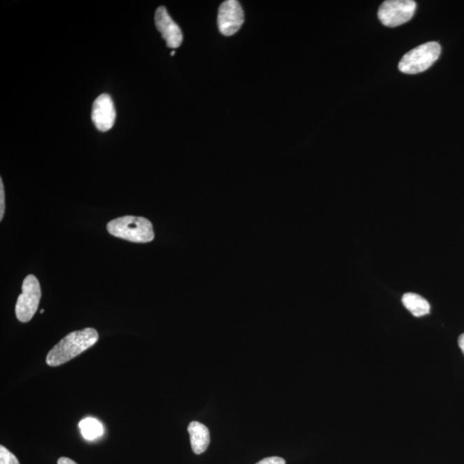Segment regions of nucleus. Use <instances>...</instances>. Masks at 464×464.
<instances>
[{
	"label": "nucleus",
	"instance_id": "obj_18",
	"mask_svg": "<svg viewBox=\"0 0 464 464\" xmlns=\"http://www.w3.org/2000/svg\"><path fill=\"white\" fill-rule=\"evenodd\" d=\"M43 312H44V309H41V313H43Z\"/></svg>",
	"mask_w": 464,
	"mask_h": 464
},
{
	"label": "nucleus",
	"instance_id": "obj_5",
	"mask_svg": "<svg viewBox=\"0 0 464 464\" xmlns=\"http://www.w3.org/2000/svg\"><path fill=\"white\" fill-rule=\"evenodd\" d=\"M416 10L413 0H388L379 7V20L384 26L394 28L412 20Z\"/></svg>",
	"mask_w": 464,
	"mask_h": 464
},
{
	"label": "nucleus",
	"instance_id": "obj_12",
	"mask_svg": "<svg viewBox=\"0 0 464 464\" xmlns=\"http://www.w3.org/2000/svg\"><path fill=\"white\" fill-rule=\"evenodd\" d=\"M0 464H20L16 456L11 454L5 447H0Z\"/></svg>",
	"mask_w": 464,
	"mask_h": 464
},
{
	"label": "nucleus",
	"instance_id": "obj_15",
	"mask_svg": "<svg viewBox=\"0 0 464 464\" xmlns=\"http://www.w3.org/2000/svg\"><path fill=\"white\" fill-rule=\"evenodd\" d=\"M57 464H78V463H75L73 460H71L68 458H60L58 460Z\"/></svg>",
	"mask_w": 464,
	"mask_h": 464
},
{
	"label": "nucleus",
	"instance_id": "obj_7",
	"mask_svg": "<svg viewBox=\"0 0 464 464\" xmlns=\"http://www.w3.org/2000/svg\"><path fill=\"white\" fill-rule=\"evenodd\" d=\"M115 108L111 97L103 94L97 98L92 105V119L98 130H111L115 122Z\"/></svg>",
	"mask_w": 464,
	"mask_h": 464
},
{
	"label": "nucleus",
	"instance_id": "obj_1",
	"mask_svg": "<svg viewBox=\"0 0 464 464\" xmlns=\"http://www.w3.org/2000/svg\"><path fill=\"white\" fill-rule=\"evenodd\" d=\"M98 339L99 335L92 328L71 332L49 351L46 358L47 364L50 367H59L65 364L92 348Z\"/></svg>",
	"mask_w": 464,
	"mask_h": 464
},
{
	"label": "nucleus",
	"instance_id": "obj_9",
	"mask_svg": "<svg viewBox=\"0 0 464 464\" xmlns=\"http://www.w3.org/2000/svg\"><path fill=\"white\" fill-rule=\"evenodd\" d=\"M190 436L192 450L199 455L206 451L210 444V433L205 425L199 421H192L188 428Z\"/></svg>",
	"mask_w": 464,
	"mask_h": 464
},
{
	"label": "nucleus",
	"instance_id": "obj_16",
	"mask_svg": "<svg viewBox=\"0 0 464 464\" xmlns=\"http://www.w3.org/2000/svg\"><path fill=\"white\" fill-rule=\"evenodd\" d=\"M458 345L464 354V334L460 335V337L458 339Z\"/></svg>",
	"mask_w": 464,
	"mask_h": 464
},
{
	"label": "nucleus",
	"instance_id": "obj_8",
	"mask_svg": "<svg viewBox=\"0 0 464 464\" xmlns=\"http://www.w3.org/2000/svg\"><path fill=\"white\" fill-rule=\"evenodd\" d=\"M155 24L169 48H177L181 46L183 41L182 30L173 21L165 7L160 6L157 9L155 13Z\"/></svg>",
	"mask_w": 464,
	"mask_h": 464
},
{
	"label": "nucleus",
	"instance_id": "obj_13",
	"mask_svg": "<svg viewBox=\"0 0 464 464\" xmlns=\"http://www.w3.org/2000/svg\"><path fill=\"white\" fill-rule=\"evenodd\" d=\"M5 190H3V181L2 179H0V220H3V214H5Z\"/></svg>",
	"mask_w": 464,
	"mask_h": 464
},
{
	"label": "nucleus",
	"instance_id": "obj_17",
	"mask_svg": "<svg viewBox=\"0 0 464 464\" xmlns=\"http://www.w3.org/2000/svg\"><path fill=\"white\" fill-rule=\"evenodd\" d=\"M171 55L172 56H173V55H175V51H172Z\"/></svg>",
	"mask_w": 464,
	"mask_h": 464
},
{
	"label": "nucleus",
	"instance_id": "obj_14",
	"mask_svg": "<svg viewBox=\"0 0 464 464\" xmlns=\"http://www.w3.org/2000/svg\"><path fill=\"white\" fill-rule=\"evenodd\" d=\"M256 464H286V461L279 456H272V458H264Z\"/></svg>",
	"mask_w": 464,
	"mask_h": 464
},
{
	"label": "nucleus",
	"instance_id": "obj_10",
	"mask_svg": "<svg viewBox=\"0 0 464 464\" xmlns=\"http://www.w3.org/2000/svg\"><path fill=\"white\" fill-rule=\"evenodd\" d=\"M402 304L407 311L416 318L428 315L431 307L426 299L416 293H405L402 296Z\"/></svg>",
	"mask_w": 464,
	"mask_h": 464
},
{
	"label": "nucleus",
	"instance_id": "obj_11",
	"mask_svg": "<svg viewBox=\"0 0 464 464\" xmlns=\"http://www.w3.org/2000/svg\"><path fill=\"white\" fill-rule=\"evenodd\" d=\"M78 426L85 440H95L104 435V426L97 419L85 418L79 422Z\"/></svg>",
	"mask_w": 464,
	"mask_h": 464
},
{
	"label": "nucleus",
	"instance_id": "obj_6",
	"mask_svg": "<svg viewBox=\"0 0 464 464\" xmlns=\"http://www.w3.org/2000/svg\"><path fill=\"white\" fill-rule=\"evenodd\" d=\"M244 22V13L239 1L227 0L221 3L218 10V24L223 35H234L242 27Z\"/></svg>",
	"mask_w": 464,
	"mask_h": 464
},
{
	"label": "nucleus",
	"instance_id": "obj_4",
	"mask_svg": "<svg viewBox=\"0 0 464 464\" xmlns=\"http://www.w3.org/2000/svg\"><path fill=\"white\" fill-rule=\"evenodd\" d=\"M22 293L16 304V316L21 323H28L35 316L41 297L38 280L32 274L28 275L22 282Z\"/></svg>",
	"mask_w": 464,
	"mask_h": 464
},
{
	"label": "nucleus",
	"instance_id": "obj_3",
	"mask_svg": "<svg viewBox=\"0 0 464 464\" xmlns=\"http://www.w3.org/2000/svg\"><path fill=\"white\" fill-rule=\"evenodd\" d=\"M441 54V47L436 41L420 45L407 52L400 62L399 70L406 74L423 73L431 67Z\"/></svg>",
	"mask_w": 464,
	"mask_h": 464
},
{
	"label": "nucleus",
	"instance_id": "obj_2",
	"mask_svg": "<svg viewBox=\"0 0 464 464\" xmlns=\"http://www.w3.org/2000/svg\"><path fill=\"white\" fill-rule=\"evenodd\" d=\"M107 230L112 236L133 243H149L155 236L152 223L143 217L117 218L108 223Z\"/></svg>",
	"mask_w": 464,
	"mask_h": 464
}]
</instances>
